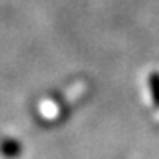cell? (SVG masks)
I'll use <instances>...</instances> for the list:
<instances>
[{
  "instance_id": "obj_2",
  "label": "cell",
  "mask_w": 159,
  "mask_h": 159,
  "mask_svg": "<svg viewBox=\"0 0 159 159\" xmlns=\"http://www.w3.org/2000/svg\"><path fill=\"white\" fill-rule=\"evenodd\" d=\"M147 85H148V92H150L152 106L159 110V71H154V73L148 74Z\"/></svg>"
},
{
  "instance_id": "obj_1",
  "label": "cell",
  "mask_w": 159,
  "mask_h": 159,
  "mask_svg": "<svg viewBox=\"0 0 159 159\" xmlns=\"http://www.w3.org/2000/svg\"><path fill=\"white\" fill-rule=\"evenodd\" d=\"M0 152L4 154L6 157L14 159L21 154V143L18 140H14V138H4L0 142Z\"/></svg>"
}]
</instances>
